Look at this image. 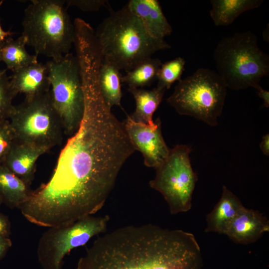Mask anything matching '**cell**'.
<instances>
[{"label": "cell", "mask_w": 269, "mask_h": 269, "mask_svg": "<svg viewBox=\"0 0 269 269\" xmlns=\"http://www.w3.org/2000/svg\"><path fill=\"white\" fill-rule=\"evenodd\" d=\"M120 71L114 65L102 60L99 70V82L104 101L110 109L113 106L121 105L122 76Z\"/></svg>", "instance_id": "21"}, {"label": "cell", "mask_w": 269, "mask_h": 269, "mask_svg": "<svg viewBox=\"0 0 269 269\" xmlns=\"http://www.w3.org/2000/svg\"><path fill=\"white\" fill-rule=\"evenodd\" d=\"M135 101V109L130 116L136 122L151 125L154 113L160 104L166 89L156 86L150 89L129 88Z\"/></svg>", "instance_id": "18"}, {"label": "cell", "mask_w": 269, "mask_h": 269, "mask_svg": "<svg viewBox=\"0 0 269 269\" xmlns=\"http://www.w3.org/2000/svg\"></svg>", "instance_id": "33"}, {"label": "cell", "mask_w": 269, "mask_h": 269, "mask_svg": "<svg viewBox=\"0 0 269 269\" xmlns=\"http://www.w3.org/2000/svg\"><path fill=\"white\" fill-rule=\"evenodd\" d=\"M11 224L8 217L0 212V237L9 238Z\"/></svg>", "instance_id": "27"}, {"label": "cell", "mask_w": 269, "mask_h": 269, "mask_svg": "<svg viewBox=\"0 0 269 269\" xmlns=\"http://www.w3.org/2000/svg\"><path fill=\"white\" fill-rule=\"evenodd\" d=\"M95 35L103 60L126 72L155 52L171 48L164 39L150 36L127 4L104 19Z\"/></svg>", "instance_id": "3"}, {"label": "cell", "mask_w": 269, "mask_h": 269, "mask_svg": "<svg viewBox=\"0 0 269 269\" xmlns=\"http://www.w3.org/2000/svg\"><path fill=\"white\" fill-rule=\"evenodd\" d=\"M16 95L7 75L6 69L0 70V122L9 120L14 106L12 101Z\"/></svg>", "instance_id": "24"}, {"label": "cell", "mask_w": 269, "mask_h": 269, "mask_svg": "<svg viewBox=\"0 0 269 269\" xmlns=\"http://www.w3.org/2000/svg\"><path fill=\"white\" fill-rule=\"evenodd\" d=\"M127 4L152 37L164 39L171 34L172 27L157 0H131Z\"/></svg>", "instance_id": "15"}, {"label": "cell", "mask_w": 269, "mask_h": 269, "mask_svg": "<svg viewBox=\"0 0 269 269\" xmlns=\"http://www.w3.org/2000/svg\"><path fill=\"white\" fill-rule=\"evenodd\" d=\"M3 0L0 1V7L3 3ZM13 33L12 32H10V31H4L2 28L1 27V26L0 23V44L3 42L6 38H7L8 37H10L12 35H13Z\"/></svg>", "instance_id": "31"}, {"label": "cell", "mask_w": 269, "mask_h": 269, "mask_svg": "<svg viewBox=\"0 0 269 269\" xmlns=\"http://www.w3.org/2000/svg\"><path fill=\"white\" fill-rule=\"evenodd\" d=\"M258 96L263 101V106L266 108L269 107V92L264 89L261 86L257 89Z\"/></svg>", "instance_id": "29"}, {"label": "cell", "mask_w": 269, "mask_h": 269, "mask_svg": "<svg viewBox=\"0 0 269 269\" xmlns=\"http://www.w3.org/2000/svg\"><path fill=\"white\" fill-rule=\"evenodd\" d=\"M217 73L227 88L257 89L269 75V57L259 47L257 36L248 30L223 37L213 52Z\"/></svg>", "instance_id": "5"}, {"label": "cell", "mask_w": 269, "mask_h": 269, "mask_svg": "<svg viewBox=\"0 0 269 269\" xmlns=\"http://www.w3.org/2000/svg\"><path fill=\"white\" fill-rule=\"evenodd\" d=\"M14 141L15 137L9 120L0 122V165L3 164Z\"/></svg>", "instance_id": "25"}, {"label": "cell", "mask_w": 269, "mask_h": 269, "mask_svg": "<svg viewBox=\"0 0 269 269\" xmlns=\"http://www.w3.org/2000/svg\"><path fill=\"white\" fill-rule=\"evenodd\" d=\"M49 91L14 106L9 121L15 141L49 149L61 143L64 131Z\"/></svg>", "instance_id": "7"}, {"label": "cell", "mask_w": 269, "mask_h": 269, "mask_svg": "<svg viewBox=\"0 0 269 269\" xmlns=\"http://www.w3.org/2000/svg\"><path fill=\"white\" fill-rule=\"evenodd\" d=\"M191 151L185 144L170 149L166 159L155 168L154 179L149 182L150 186L163 196L172 214L187 212L192 207L198 177L191 164Z\"/></svg>", "instance_id": "9"}, {"label": "cell", "mask_w": 269, "mask_h": 269, "mask_svg": "<svg viewBox=\"0 0 269 269\" xmlns=\"http://www.w3.org/2000/svg\"><path fill=\"white\" fill-rule=\"evenodd\" d=\"M260 148L265 155H269V134H267L264 135L260 144Z\"/></svg>", "instance_id": "30"}, {"label": "cell", "mask_w": 269, "mask_h": 269, "mask_svg": "<svg viewBox=\"0 0 269 269\" xmlns=\"http://www.w3.org/2000/svg\"><path fill=\"white\" fill-rule=\"evenodd\" d=\"M30 185L0 165V196L3 203L10 208H18L31 196Z\"/></svg>", "instance_id": "17"}, {"label": "cell", "mask_w": 269, "mask_h": 269, "mask_svg": "<svg viewBox=\"0 0 269 269\" xmlns=\"http://www.w3.org/2000/svg\"><path fill=\"white\" fill-rule=\"evenodd\" d=\"M84 96L80 126L61 149L50 179L19 208L37 226L67 225L99 211L135 151L124 122L113 114L100 91L87 90Z\"/></svg>", "instance_id": "1"}, {"label": "cell", "mask_w": 269, "mask_h": 269, "mask_svg": "<svg viewBox=\"0 0 269 269\" xmlns=\"http://www.w3.org/2000/svg\"><path fill=\"white\" fill-rule=\"evenodd\" d=\"M185 61L181 57L162 63L157 74V86L169 89L176 81L181 79L185 69Z\"/></svg>", "instance_id": "23"}, {"label": "cell", "mask_w": 269, "mask_h": 269, "mask_svg": "<svg viewBox=\"0 0 269 269\" xmlns=\"http://www.w3.org/2000/svg\"><path fill=\"white\" fill-rule=\"evenodd\" d=\"M46 65L52 105L60 120L64 134L72 135L78 129L84 112V97L79 63L68 53Z\"/></svg>", "instance_id": "8"}, {"label": "cell", "mask_w": 269, "mask_h": 269, "mask_svg": "<svg viewBox=\"0 0 269 269\" xmlns=\"http://www.w3.org/2000/svg\"><path fill=\"white\" fill-rule=\"evenodd\" d=\"M161 64L158 58H149L122 76V83L127 84L129 88H142L149 85L156 78Z\"/></svg>", "instance_id": "22"}, {"label": "cell", "mask_w": 269, "mask_h": 269, "mask_svg": "<svg viewBox=\"0 0 269 269\" xmlns=\"http://www.w3.org/2000/svg\"><path fill=\"white\" fill-rule=\"evenodd\" d=\"M49 150L15 140L2 165L30 185L34 179L37 160Z\"/></svg>", "instance_id": "14"}, {"label": "cell", "mask_w": 269, "mask_h": 269, "mask_svg": "<svg viewBox=\"0 0 269 269\" xmlns=\"http://www.w3.org/2000/svg\"><path fill=\"white\" fill-rule=\"evenodd\" d=\"M2 203H3V202H2L1 198V197H0V206H1V204H2Z\"/></svg>", "instance_id": "32"}, {"label": "cell", "mask_w": 269, "mask_h": 269, "mask_svg": "<svg viewBox=\"0 0 269 269\" xmlns=\"http://www.w3.org/2000/svg\"><path fill=\"white\" fill-rule=\"evenodd\" d=\"M108 216H89L65 225L49 227L37 247L38 261L44 269H61L64 257L85 245L92 238L106 232Z\"/></svg>", "instance_id": "10"}, {"label": "cell", "mask_w": 269, "mask_h": 269, "mask_svg": "<svg viewBox=\"0 0 269 269\" xmlns=\"http://www.w3.org/2000/svg\"><path fill=\"white\" fill-rule=\"evenodd\" d=\"M106 0H65L67 6H73L84 11H98L106 5Z\"/></svg>", "instance_id": "26"}, {"label": "cell", "mask_w": 269, "mask_h": 269, "mask_svg": "<svg viewBox=\"0 0 269 269\" xmlns=\"http://www.w3.org/2000/svg\"><path fill=\"white\" fill-rule=\"evenodd\" d=\"M124 124L135 150L143 155L145 165L155 168L160 165L170 150L162 134L160 119L147 125L136 122L128 115Z\"/></svg>", "instance_id": "11"}, {"label": "cell", "mask_w": 269, "mask_h": 269, "mask_svg": "<svg viewBox=\"0 0 269 269\" xmlns=\"http://www.w3.org/2000/svg\"><path fill=\"white\" fill-rule=\"evenodd\" d=\"M263 0H211L210 17L215 25L228 26L243 13L259 7Z\"/></svg>", "instance_id": "19"}, {"label": "cell", "mask_w": 269, "mask_h": 269, "mask_svg": "<svg viewBox=\"0 0 269 269\" xmlns=\"http://www.w3.org/2000/svg\"><path fill=\"white\" fill-rule=\"evenodd\" d=\"M269 231V220L263 214L244 207L231 224L225 235L236 243L247 245L255 242Z\"/></svg>", "instance_id": "12"}, {"label": "cell", "mask_w": 269, "mask_h": 269, "mask_svg": "<svg viewBox=\"0 0 269 269\" xmlns=\"http://www.w3.org/2000/svg\"><path fill=\"white\" fill-rule=\"evenodd\" d=\"M227 90L216 72L200 68L178 81L167 102L181 115L216 126L223 111Z\"/></svg>", "instance_id": "6"}, {"label": "cell", "mask_w": 269, "mask_h": 269, "mask_svg": "<svg viewBox=\"0 0 269 269\" xmlns=\"http://www.w3.org/2000/svg\"><path fill=\"white\" fill-rule=\"evenodd\" d=\"M9 79L15 94H23L25 98L43 94L50 89L47 66L41 62H37L13 71Z\"/></svg>", "instance_id": "13"}, {"label": "cell", "mask_w": 269, "mask_h": 269, "mask_svg": "<svg viewBox=\"0 0 269 269\" xmlns=\"http://www.w3.org/2000/svg\"><path fill=\"white\" fill-rule=\"evenodd\" d=\"M12 246V242L9 238L0 237V260L6 255Z\"/></svg>", "instance_id": "28"}, {"label": "cell", "mask_w": 269, "mask_h": 269, "mask_svg": "<svg viewBox=\"0 0 269 269\" xmlns=\"http://www.w3.org/2000/svg\"><path fill=\"white\" fill-rule=\"evenodd\" d=\"M21 35L16 39L8 37L0 44V61L12 72L38 62V56L29 54Z\"/></svg>", "instance_id": "20"}, {"label": "cell", "mask_w": 269, "mask_h": 269, "mask_svg": "<svg viewBox=\"0 0 269 269\" xmlns=\"http://www.w3.org/2000/svg\"><path fill=\"white\" fill-rule=\"evenodd\" d=\"M193 234L153 224L130 225L99 237L76 269H200Z\"/></svg>", "instance_id": "2"}, {"label": "cell", "mask_w": 269, "mask_h": 269, "mask_svg": "<svg viewBox=\"0 0 269 269\" xmlns=\"http://www.w3.org/2000/svg\"><path fill=\"white\" fill-rule=\"evenodd\" d=\"M244 207L240 199L223 186L219 201L207 215L205 232L225 235L231 224Z\"/></svg>", "instance_id": "16"}, {"label": "cell", "mask_w": 269, "mask_h": 269, "mask_svg": "<svg viewBox=\"0 0 269 269\" xmlns=\"http://www.w3.org/2000/svg\"><path fill=\"white\" fill-rule=\"evenodd\" d=\"M24 10L21 35L35 54L58 59L69 53L75 27L64 7L65 0H32Z\"/></svg>", "instance_id": "4"}]
</instances>
